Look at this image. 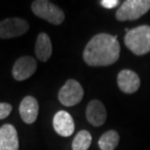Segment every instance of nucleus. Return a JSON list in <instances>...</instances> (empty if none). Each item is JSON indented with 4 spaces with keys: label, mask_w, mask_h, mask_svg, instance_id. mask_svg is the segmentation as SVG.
Wrapping results in <instances>:
<instances>
[{
    "label": "nucleus",
    "mask_w": 150,
    "mask_h": 150,
    "mask_svg": "<svg viewBox=\"0 0 150 150\" xmlns=\"http://www.w3.org/2000/svg\"><path fill=\"white\" fill-rule=\"evenodd\" d=\"M19 110L23 121L26 124H32L36 121L38 116L39 104L37 100L30 96L23 98V100L21 101Z\"/></svg>",
    "instance_id": "obj_12"
},
{
    "label": "nucleus",
    "mask_w": 150,
    "mask_h": 150,
    "mask_svg": "<svg viewBox=\"0 0 150 150\" xmlns=\"http://www.w3.org/2000/svg\"><path fill=\"white\" fill-rule=\"evenodd\" d=\"M119 134L114 130L105 132L98 139V147L100 150H114L119 143Z\"/></svg>",
    "instance_id": "obj_14"
},
{
    "label": "nucleus",
    "mask_w": 150,
    "mask_h": 150,
    "mask_svg": "<svg viewBox=\"0 0 150 150\" xmlns=\"http://www.w3.org/2000/svg\"><path fill=\"white\" fill-rule=\"evenodd\" d=\"M100 3L104 8L112 9L114 7H116V6H118V4H120V1L119 0H101Z\"/></svg>",
    "instance_id": "obj_17"
},
{
    "label": "nucleus",
    "mask_w": 150,
    "mask_h": 150,
    "mask_svg": "<svg viewBox=\"0 0 150 150\" xmlns=\"http://www.w3.org/2000/svg\"><path fill=\"white\" fill-rule=\"evenodd\" d=\"M120 45L117 36L98 33L88 42L83 52L84 62L90 67H107L118 61Z\"/></svg>",
    "instance_id": "obj_1"
},
{
    "label": "nucleus",
    "mask_w": 150,
    "mask_h": 150,
    "mask_svg": "<svg viewBox=\"0 0 150 150\" xmlns=\"http://www.w3.org/2000/svg\"><path fill=\"white\" fill-rule=\"evenodd\" d=\"M37 62L36 61L29 56H25L18 59L15 62L12 74L15 80L23 81L33 75L36 71Z\"/></svg>",
    "instance_id": "obj_7"
},
{
    "label": "nucleus",
    "mask_w": 150,
    "mask_h": 150,
    "mask_svg": "<svg viewBox=\"0 0 150 150\" xmlns=\"http://www.w3.org/2000/svg\"><path fill=\"white\" fill-rule=\"evenodd\" d=\"M13 107L10 103H0V120L5 119L10 115Z\"/></svg>",
    "instance_id": "obj_16"
},
{
    "label": "nucleus",
    "mask_w": 150,
    "mask_h": 150,
    "mask_svg": "<svg viewBox=\"0 0 150 150\" xmlns=\"http://www.w3.org/2000/svg\"><path fill=\"white\" fill-rule=\"evenodd\" d=\"M53 126L57 134L62 137H70L74 133L75 126L73 118L69 113L64 110H61L55 114L53 119Z\"/></svg>",
    "instance_id": "obj_9"
},
{
    "label": "nucleus",
    "mask_w": 150,
    "mask_h": 150,
    "mask_svg": "<svg viewBox=\"0 0 150 150\" xmlns=\"http://www.w3.org/2000/svg\"><path fill=\"white\" fill-rule=\"evenodd\" d=\"M52 42L49 35L45 32L38 34L35 43V55L41 62H47L52 56Z\"/></svg>",
    "instance_id": "obj_13"
},
{
    "label": "nucleus",
    "mask_w": 150,
    "mask_h": 150,
    "mask_svg": "<svg viewBox=\"0 0 150 150\" xmlns=\"http://www.w3.org/2000/svg\"><path fill=\"white\" fill-rule=\"evenodd\" d=\"M32 12L35 16L41 18L52 25H59L64 23V13L61 8L47 0H36L31 4Z\"/></svg>",
    "instance_id": "obj_4"
},
{
    "label": "nucleus",
    "mask_w": 150,
    "mask_h": 150,
    "mask_svg": "<svg viewBox=\"0 0 150 150\" xmlns=\"http://www.w3.org/2000/svg\"><path fill=\"white\" fill-rule=\"evenodd\" d=\"M84 90L81 84L74 79L67 80L59 92V100L64 106H74L82 100Z\"/></svg>",
    "instance_id": "obj_5"
},
{
    "label": "nucleus",
    "mask_w": 150,
    "mask_h": 150,
    "mask_svg": "<svg viewBox=\"0 0 150 150\" xmlns=\"http://www.w3.org/2000/svg\"><path fill=\"white\" fill-rule=\"evenodd\" d=\"M150 10V0H126L116 12V19L120 22L139 19Z\"/></svg>",
    "instance_id": "obj_3"
},
{
    "label": "nucleus",
    "mask_w": 150,
    "mask_h": 150,
    "mask_svg": "<svg viewBox=\"0 0 150 150\" xmlns=\"http://www.w3.org/2000/svg\"><path fill=\"white\" fill-rule=\"evenodd\" d=\"M29 25L20 18H9L0 22V38L9 39L21 36L28 30Z\"/></svg>",
    "instance_id": "obj_6"
},
{
    "label": "nucleus",
    "mask_w": 150,
    "mask_h": 150,
    "mask_svg": "<svg viewBox=\"0 0 150 150\" xmlns=\"http://www.w3.org/2000/svg\"><path fill=\"white\" fill-rule=\"evenodd\" d=\"M0 150H19V137L13 125L4 124L0 128Z\"/></svg>",
    "instance_id": "obj_11"
},
{
    "label": "nucleus",
    "mask_w": 150,
    "mask_h": 150,
    "mask_svg": "<svg viewBox=\"0 0 150 150\" xmlns=\"http://www.w3.org/2000/svg\"><path fill=\"white\" fill-rule=\"evenodd\" d=\"M125 45L134 55L142 56L150 52V26L140 25L130 29L124 37Z\"/></svg>",
    "instance_id": "obj_2"
},
{
    "label": "nucleus",
    "mask_w": 150,
    "mask_h": 150,
    "mask_svg": "<svg viewBox=\"0 0 150 150\" xmlns=\"http://www.w3.org/2000/svg\"><path fill=\"white\" fill-rule=\"evenodd\" d=\"M117 84L122 92L126 94H134L139 89L140 79L134 71L123 69L117 75Z\"/></svg>",
    "instance_id": "obj_8"
},
{
    "label": "nucleus",
    "mask_w": 150,
    "mask_h": 150,
    "mask_svg": "<svg viewBox=\"0 0 150 150\" xmlns=\"http://www.w3.org/2000/svg\"><path fill=\"white\" fill-rule=\"evenodd\" d=\"M106 116V109L101 101L93 100L88 103L86 108V118L91 125L100 127L105 122Z\"/></svg>",
    "instance_id": "obj_10"
},
{
    "label": "nucleus",
    "mask_w": 150,
    "mask_h": 150,
    "mask_svg": "<svg viewBox=\"0 0 150 150\" xmlns=\"http://www.w3.org/2000/svg\"><path fill=\"white\" fill-rule=\"evenodd\" d=\"M92 143V136L88 131L82 130L76 134L72 142V150H88Z\"/></svg>",
    "instance_id": "obj_15"
}]
</instances>
